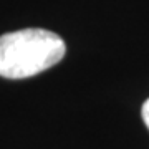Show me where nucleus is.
Segmentation results:
<instances>
[{
	"instance_id": "f03ea898",
	"label": "nucleus",
	"mask_w": 149,
	"mask_h": 149,
	"mask_svg": "<svg viewBox=\"0 0 149 149\" xmlns=\"http://www.w3.org/2000/svg\"><path fill=\"white\" fill-rule=\"evenodd\" d=\"M141 114H143V121H144V124L149 128V98L144 101V104H143V109H141Z\"/></svg>"
},
{
	"instance_id": "f257e3e1",
	"label": "nucleus",
	"mask_w": 149,
	"mask_h": 149,
	"mask_svg": "<svg viewBox=\"0 0 149 149\" xmlns=\"http://www.w3.org/2000/svg\"><path fill=\"white\" fill-rule=\"evenodd\" d=\"M66 53L63 38L43 28H23L0 37V76L22 80L61 61Z\"/></svg>"
}]
</instances>
